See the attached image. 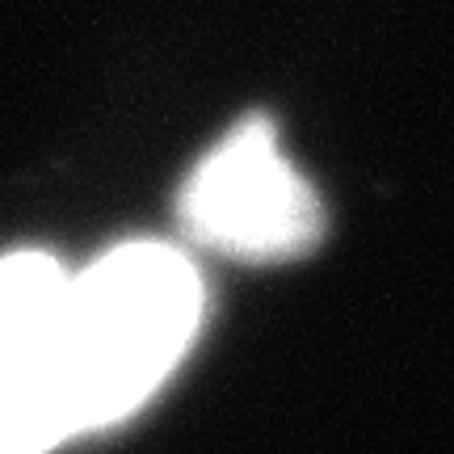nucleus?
I'll use <instances>...</instances> for the list:
<instances>
[{"mask_svg":"<svg viewBox=\"0 0 454 454\" xmlns=\"http://www.w3.org/2000/svg\"><path fill=\"white\" fill-rule=\"evenodd\" d=\"M181 223L198 244L244 261H286L325 231L311 185L282 156L270 122L231 130L181 190Z\"/></svg>","mask_w":454,"mask_h":454,"instance_id":"obj_2","label":"nucleus"},{"mask_svg":"<svg viewBox=\"0 0 454 454\" xmlns=\"http://www.w3.org/2000/svg\"><path fill=\"white\" fill-rule=\"evenodd\" d=\"M198 320V270L168 244H122L72 278L34 379L38 454L130 417L181 362Z\"/></svg>","mask_w":454,"mask_h":454,"instance_id":"obj_1","label":"nucleus"}]
</instances>
